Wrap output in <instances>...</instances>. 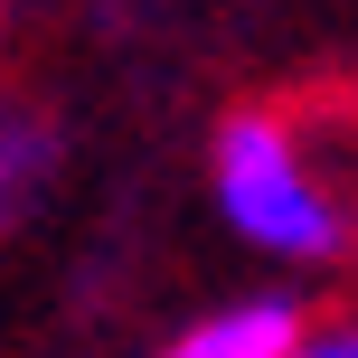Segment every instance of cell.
Listing matches in <instances>:
<instances>
[{"instance_id":"1","label":"cell","mask_w":358,"mask_h":358,"mask_svg":"<svg viewBox=\"0 0 358 358\" xmlns=\"http://www.w3.org/2000/svg\"><path fill=\"white\" fill-rule=\"evenodd\" d=\"M208 198L236 245L302 264V273L340 264L358 245V123L349 113L311 123L292 104L227 113L208 142Z\"/></svg>"},{"instance_id":"2","label":"cell","mask_w":358,"mask_h":358,"mask_svg":"<svg viewBox=\"0 0 358 358\" xmlns=\"http://www.w3.org/2000/svg\"><path fill=\"white\" fill-rule=\"evenodd\" d=\"M302 302H283V292H255V302H217L198 311L189 330L161 349V358H292V340H302Z\"/></svg>"},{"instance_id":"3","label":"cell","mask_w":358,"mask_h":358,"mask_svg":"<svg viewBox=\"0 0 358 358\" xmlns=\"http://www.w3.org/2000/svg\"><path fill=\"white\" fill-rule=\"evenodd\" d=\"M48 161H57V132L38 123V113L0 104V227H10V217L29 208V189L48 179Z\"/></svg>"},{"instance_id":"4","label":"cell","mask_w":358,"mask_h":358,"mask_svg":"<svg viewBox=\"0 0 358 358\" xmlns=\"http://www.w3.org/2000/svg\"><path fill=\"white\" fill-rule=\"evenodd\" d=\"M292 358H358V321H330V330H302Z\"/></svg>"},{"instance_id":"5","label":"cell","mask_w":358,"mask_h":358,"mask_svg":"<svg viewBox=\"0 0 358 358\" xmlns=\"http://www.w3.org/2000/svg\"><path fill=\"white\" fill-rule=\"evenodd\" d=\"M0 10H10V0H0Z\"/></svg>"}]
</instances>
